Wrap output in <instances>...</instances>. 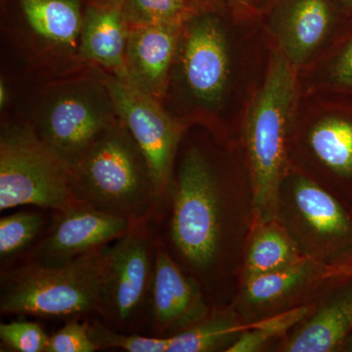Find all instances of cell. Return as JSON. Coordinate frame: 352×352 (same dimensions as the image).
Wrapping results in <instances>:
<instances>
[{"mask_svg": "<svg viewBox=\"0 0 352 352\" xmlns=\"http://www.w3.org/2000/svg\"><path fill=\"white\" fill-rule=\"evenodd\" d=\"M327 277L329 280L352 278V256L342 263L328 265Z\"/></svg>", "mask_w": 352, "mask_h": 352, "instance_id": "f546056e", "label": "cell"}, {"mask_svg": "<svg viewBox=\"0 0 352 352\" xmlns=\"http://www.w3.org/2000/svg\"><path fill=\"white\" fill-rule=\"evenodd\" d=\"M99 347L92 340L89 323L71 319L50 337L46 352H94Z\"/></svg>", "mask_w": 352, "mask_h": 352, "instance_id": "83f0119b", "label": "cell"}, {"mask_svg": "<svg viewBox=\"0 0 352 352\" xmlns=\"http://www.w3.org/2000/svg\"><path fill=\"white\" fill-rule=\"evenodd\" d=\"M152 336L170 337L191 327L210 312L201 286L187 276L157 241L150 296Z\"/></svg>", "mask_w": 352, "mask_h": 352, "instance_id": "9a60e30c", "label": "cell"}, {"mask_svg": "<svg viewBox=\"0 0 352 352\" xmlns=\"http://www.w3.org/2000/svg\"><path fill=\"white\" fill-rule=\"evenodd\" d=\"M298 76L302 94L352 92V34Z\"/></svg>", "mask_w": 352, "mask_h": 352, "instance_id": "7402d4cb", "label": "cell"}, {"mask_svg": "<svg viewBox=\"0 0 352 352\" xmlns=\"http://www.w3.org/2000/svg\"><path fill=\"white\" fill-rule=\"evenodd\" d=\"M239 147L205 139L182 142L173 175L170 232L178 254L198 273L214 270L226 238L229 162Z\"/></svg>", "mask_w": 352, "mask_h": 352, "instance_id": "7a4b0ae2", "label": "cell"}, {"mask_svg": "<svg viewBox=\"0 0 352 352\" xmlns=\"http://www.w3.org/2000/svg\"><path fill=\"white\" fill-rule=\"evenodd\" d=\"M315 302L298 307L250 322L248 328L226 352H256L263 351L275 340H283L292 330L314 311Z\"/></svg>", "mask_w": 352, "mask_h": 352, "instance_id": "603a6c76", "label": "cell"}, {"mask_svg": "<svg viewBox=\"0 0 352 352\" xmlns=\"http://www.w3.org/2000/svg\"><path fill=\"white\" fill-rule=\"evenodd\" d=\"M274 0H251V6L256 15H261L263 10H265Z\"/></svg>", "mask_w": 352, "mask_h": 352, "instance_id": "4dcf8cb0", "label": "cell"}, {"mask_svg": "<svg viewBox=\"0 0 352 352\" xmlns=\"http://www.w3.org/2000/svg\"><path fill=\"white\" fill-rule=\"evenodd\" d=\"M150 220L132 226L107 247V278L100 316L109 325L127 330L150 305L157 240Z\"/></svg>", "mask_w": 352, "mask_h": 352, "instance_id": "4fadbf2b", "label": "cell"}, {"mask_svg": "<svg viewBox=\"0 0 352 352\" xmlns=\"http://www.w3.org/2000/svg\"><path fill=\"white\" fill-rule=\"evenodd\" d=\"M344 15L330 0H274L259 21L271 50L298 75L342 41L340 21Z\"/></svg>", "mask_w": 352, "mask_h": 352, "instance_id": "7c38bea8", "label": "cell"}, {"mask_svg": "<svg viewBox=\"0 0 352 352\" xmlns=\"http://www.w3.org/2000/svg\"><path fill=\"white\" fill-rule=\"evenodd\" d=\"M289 163L335 193L352 182V115L323 94H302L289 142Z\"/></svg>", "mask_w": 352, "mask_h": 352, "instance_id": "9c48e42d", "label": "cell"}, {"mask_svg": "<svg viewBox=\"0 0 352 352\" xmlns=\"http://www.w3.org/2000/svg\"><path fill=\"white\" fill-rule=\"evenodd\" d=\"M217 1L226 6L228 10L238 17H259L252 9L251 0H217Z\"/></svg>", "mask_w": 352, "mask_h": 352, "instance_id": "f1b7e54d", "label": "cell"}, {"mask_svg": "<svg viewBox=\"0 0 352 352\" xmlns=\"http://www.w3.org/2000/svg\"><path fill=\"white\" fill-rule=\"evenodd\" d=\"M50 337L36 322L15 320L0 324V340L13 351L46 352Z\"/></svg>", "mask_w": 352, "mask_h": 352, "instance_id": "4316f807", "label": "cell"}, {"mask_svg": "<svg viewBox=\"0 0 352 352\" xmlns=\"http://www.w3.org/2000/svg\"><path fill=\"white\" fill-rule=\"evenodd\" d=\"M270 47L259 17L212 0L185 21L163 106L221 144H239L245 111L263 82Z\"/></svg>", "mask_w": 352, "mask_h": 352, "instance_id": "6da1fadb", "label": "cell"}, {"mask_svg": "<svg viewBox=\"0 0 352 352\" xmlns=\"http://www.w3.org/2000/svg\"><path fill=\"white\" fill-rule=\"evenodd\" d=\"M38 207L62 212L76 206L69 166L15 116L0 129V210Z\"/></svg>", "mask_w": 352, "mask_h": 352, "instance_id": "ba28073f", "label": "cell"}, {"mask_svg": "<svg viewBox=\"0 0 352 352\" xmlns=\"http://www.w3.org/2000/svg\"><path fill=\"white\" fill-rule=\"evenodd\" d=\"M300 96L298 73L271 50L263 82L241 124L239 145L252 197V222L276 219L280 186Z\"/></svg>", "mask_w": 352, "mask_h": 352, "instance_id": "3957f363", "label": "cell"}, {"mask_svg": "<svg viewBox=\"0 0 352 352\" xmlns=\"http://www.w3.org/2000/svg\"><path fill=\"white\" fill-rule=\"evenodd\" d=\"M95 68L107 85L120 122L147 157L164 201L170 194L178 151L189 127L131 82Z\"/></svg>", "mask_w": 352, "mask_h": 352, "instance_id": "8fae6325", "label": "cell"}, {"mask_svg": "<svg viewBox=\"0 0 352 352\" xmlns=\"http://www.w3.org/2000/svg\"><path fill=\"white\" fill-rule=\"evenodd\" d=\"M352 335V287L316 303L314 311L287 335L280 351L333 352Z\"/></svg>", "mask_w": 352, "mask_h": 352, "instance_id": "d6986e66", "label": "cell"}, {"mask_svg": "<svg viewBox=\"0 0 352 352\" xmlns=\"http://www.w3.org/2000/svg\"><path fill=\"white\" fill-rule=\"evenodd\" d=\"M46 219L38 212H18L0 219L1 263L27 249L43 232Z\"/></svg>", "mask_w": 352, "mask_h": 352, "instance_id": "d4e9b609", "label": "cell"}, {"mask_svg": "<svg viewBox=\"0 0 352 352\" xmlns=\"http://www.w3.org/2000/svg\"><path fill=\"white\" fill-rule=\"evenodd\" d=\"M330 1L346 15L352 14V0H330Z\"/></svg>", "mask_w": 352, "mask_h": 352, "instance_id": "1f68e13d", "label": "cell"}, {"mask_svg": "<svg viewBox=\"0 0 352 352\" xmlns=\"http://www.w3.org/2000/svg\"><path fill=\"white\" fill-rule=\"evenodd\" d=\"M182 24L129 25L127 82L163 103Z\"/></svg>", "mask_w": 352, "mask_h": 352, "instance_id": "e0dca14e", "label": "cell"}, {"mask_svg": "<svg viewBox=\"0 0 352 352\" xmlns=\"http://www.w3.org/2000/svg\"><path fill=\"white\" fill-rule=\"evenodd\" d=\"M89 332L99 349H119L127 352H166L168 349V337L119 333L95 321L89 323Z\"/></svg>", "mask_w": 352, "mask_h": 352, "instance_id": "484cf974", "label": "cell"}, {"mask_svg": "<svg viewBox=\"0 0 352 352\" xmlns=\"http://www.w3.org/2000/svg\"><path fill=\"white\" fill-rule=\"evenodd\" d=\"M82 1L87 2L88 1V0H82Z\"/></svg>", "mask_w": 352, "mask_h": 352, "instance_id": "836d02e7", "label": "cell"}, {"mask_svg": "<svg viewBox=\"0 0 352 352\" xmlns=\"http://www.w3.org/2000/svg\"><path fill=\"white\" fill-rule=\"evenodd\" d=\"M50 232L27 261L60 265L112 244L134 226L131 220L76 205L54 212Z\"/></svg>", "mask_w": 352, "mask_h": 352, "instance_id": "5bb4252c", "label": "cell"}, {"mask_svg": "<svg viewBox=\"0 0 352 352\" xmlns=\"http://www.w3.org/2000/svg\"><path fill=\"white\" fill-rule=\"evenodd\" d=\"M308 256L277 219L252 222L245 250L242 282L293 265Z\"/></svg>", "mask_w": 352, "mask_h": 352, "instance_id": "ffe728a7", "label": "cell"}, {"mask_svg": "<svg viewBox=\"0 0 352 352\" xmlns=\"http://www.w3.org/2000/svg\"><path fill=\"white\" fill-rule=\"evenodd\" d=\"M124 0H88L83 7L78 55L88 67H97L126 80V50L129 24Z\"/></svg>", "mask_w": 352, "mask_h": 352, "instance_id": "ac0fdd59", "label": "cell"}, {"mask_svg": "<svg viewBox=\"0 0 352 352\" xmlns=\"http://www.w3.org/2000/svg\"><path fill=\"white\" fill-rule=\"evenodd\" d=\"M34 85L24 111L15 117L68 166L120 122L95 67Z\"/></svg>", "mask_w": 352, "mask_h": 352, "instance_id": "5b68a950", "label": "cell"}, {"mask_svg": "<svg viewBox=\"0 0 352 352\" xmlns=\"http://www.w3.org/2000/svg\"><path fill=\"white\" fill-rule=\"evenodd\" d=\"M1 1H2V3H3V2H4V3H6V0H1Z\"/></svg>", "mask_w": 352, "mask_h": 352, "instance_id": "d6a6232c", "label": "cell"}, {"mask_svg": "<svg viewBox=\"0 0 352 352\" xmlns=\"http://www.w3.org/2000/svg\"><path fill=\"white\" fill-rule=\"evenodd\" d=\"M17 4L19 19L6 25L4 36L31 82L89 68L78 55L85 1L17 0Z\"/></svg>", "mask_w": 352, "mask_h": 352, "instance_id": "52a82bcc", "label": "cell"}, {"mask_svg": "<svg viewBox=\"0 0 352 352\" xmlns=\"http://www.w3.org/2000/svg\"><path fill=\"white\" fill-rule=\"evenodd\" d=\"M276 219L305 256L327 265L340 263L352 238V219L338 197L293 164L280 186Z\"/></svg>", "mask_w": 352, "mask_h": 352, "instance_id": "30bf717a", "label": "cell"}, {"mask_svg": "<svg viewBox=\"0 0 352 352\" xmlns=\"http://www.w3.org/2000/svg\"><path fill=\"white\" fill-rule=\"evenodd\" d=\"M108 245L60 265L25 261L1 270L0 311L50 318L100 315Z\"/></svg>", "mask_w": 352, "mask_h": 352, "instance_id": "8992f818", "label": "cell"}, {"mask_svg": "<svg viewBox=\"0 0 352 352\" xmlns=\"http://www.w3.org/2000/svg\"><path fill=\"white\" fill-rule=\"evenodd\" d=\"M328 265L305 258L293 265L243 282L240 312L245 323L259 320L302 305L300 300L328 281Z\"/></svg>", "mask_w": 352, "mask_h": 352, "instance_id": "2e32d148", "label": "cell"}, {"mask_svg": "<svg viewBox=\"0 0 352 352\" xmlns=\"http://www.w3.org/2000/svg\"><path fill=\"white\" fill-rule=\"evenodd\" d=\"M212 0H124L129 25L183 24Z\"/></svg>", "mask_w": 352, "mask_h": 352, "instance_id": "cb8c5ba5", "label": "cell"}, {"mask_svg": "<svg viewBox=\"0 0 352 352\" xmlns=\"http://www.w3.org/2000/svg\"><path fill=\"white\" fill-rule=\"evenodd\" d=\"M69 170L76 205L138 223L163 204L147 157L120 120Z\"/></svg>", "mask_w": 352, "mask_h": 352, "instance_id": "277c9868", "label": "cell"}, {"mask_svg": "<svg viewBox=\"0 0 352 352\" xmlns=\"http://www.w3.org/2000/svg\"><path fill=\"white\" fill-rule=\"evenodd\" d=\"M247 328L234 310H214L191 327L168 337L166 352L226 351Z\"/></svg>", "mask_w": 352, "mask_h": 352, "instance_id": "44dd1931", "label": "cell"}]
</instances>
